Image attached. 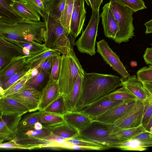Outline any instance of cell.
I'll list each match as a JSON object with an SVG mask.
<instances>
[{
  "mask_svg": "<svg viewBox=\"0 0 152 152\" xmlns=\"http://www.w3.org/2000/svg\"><path fill=\"white\" fill-rule=\"evenodd\" d=\"M121 78L113 75L85 72L80 95L74 111L81 110L122 86Z\"/></svg>",
  "mask_w": 152,
  "mask_h": 152,
  "instance_id": "1",
  "label": "cell"
},
{
  "mask_svg": "<svg viewBox=\"0 0 152 152\" xmlns=\"http://www.w3.org/2000/svg\"><path fill=\"white\" fill-rule=\"evenodd\" d=\"M0 37L14 40L44 43L46 38L45 23L22 20L10 25H0Z\"/></svg>",
  "mask_w": 152,
  "mask_h": 152,
  "instance_id": "2",
  "label": "cell"
},
{
  "mask_svg": "<svg viewBox=\"0 0 152 152\" xmlns=\"http://www.w3.org/2000/svg\"><path fill=\"white\" fill-rule=\"evenodd\" d=\"M66 51L61 55V63L58 83L60 94L64 97L71 92L78 75L84 74L73 49L75 41L71 38Z\"/></svg>",
  "mask_w": 152,
  "mask_h": 152,
  "instance_id": "3",
  "label": "cell"
},
{
  "mask_svg": "<svg viewBox=\"0 0 152 152\" xmlns=\"http://www.w3.org/2000/svg\"><path fill=\"white\" fill-rule=\"evenodd\" d=\"M110 6L117 24L118 31L113 40L120 44L127 42L134 36L133 21L134 12L130 8L110 1Z\"/></svg>",
  "mask_w": 152,
  "mask_h": 152,
  "instance_id": "4",
  "label": "cell"
},
{
  "mask_svg": "<svg viewBox=\"0 0 152 152\" xmlns=\"http://www.w3.org/2000/svg\"><path fill=\"white\" fill-rule=\"evenodd\" d=\"M119 128L114 124H107L94 120L79 131L77 137L107 147L109 144L121 142L110 137L113 132Z\"/></svg>",
  "mask_w": 152,
  "mask_h": 152,
  "instance_id": "5",
  "label": "cell"
},
{
  "mask_svg": "<svg viewBox=\"0 0 152 152\" xmlns=\"http://www.w3.org/2000/svg\"><path fill=\"white\" fill-rule=\"evenodd\" d=\"M46 25V38L44 44L48 48L56 50L63 54L67 51L70 41L60 19H53L45 14L43 18Z\"/></svg>",
  "mask_w": 152,
  "mask_h": 152,
  "instance_id": "6",
  "label": "cell"
},
{
  "mask_svg": "<svg viewBox=\"0 0 152 152\" xmlns=\"http://www.w3.org/2000/svg\"><path fill=\"white\" fill-rule=\"evenodd\" d=\"M99 21V10L92 11L86 27L75 43L79 52L91 56L96 53V39Z\"/></svg>",
  "mask_w": 152,
  "mask_h": 152,
  "instance_id": "7",
  "label": "cell"
},
{
  "mask_svg": "<svg viewBox=\"0 0 152 152\" xmlns=\"http://www.w3.org/2000/svg\"><path fill=\"white\" fill-rule=\"evenodd\" d=\"M145 107L144 102L137 99L134 106L114 124L121 129L135 128L142 125Z\"/></svg>",
  "mask_w": 152,
  "mask_h": 152,
  "instance_id": "8",
  "label": "cell"
},
{
  "mask_svg": "<svg viewBox=\"0 0 152 152\" xmlns=\"http://www.w3.org/2000/svg\"><path fill=\"white\" fill-rule=\"evenodd\" d=\"M97 51L102 56L106 63L118 72L122 78L130 76L119 56L114 52L104 39L97 42Z\"/></svg>",
  "mask_w": 152,
  "mask_h": 152,
  "instance_id": "9",
  "label": "cell"
},
{
  "mask_svg": "<svg viewBox=\"0 0 152 152\" xmlns=\"http://www.w3.org/2000/svg\"><path fill=\"white\" fill-rule=\"evenodd\" d=\"M41 94V91L25 85L18 92L6 97L16 100L31 112L38 110Z\"/></svg>",
  "mask_w": 152,
  "mask_h": 152,
  "instance_id": "10",
  "label": "cell"
},
{
  "mask_svg": "<svg viewBox=\"0 0 152 152\" xmlns=\"http://www.w3.org/2000/svg\"><path fill=\"white\" fill-rule=\"evenodd\" d=\"M84 0H75L70 23L71 38L75 40L83 29L86 13Z\"/></svg>",
  "mask_w": 152,
  "mask_h": 152,
  "instance_id": "11",
  "label": "cell"
},
{
  "mask_svg": "<svg viewBox=\"0 0 152 152\" xmlns=\"http://www.w3.org/2000/svg\"><path fill=\"white\" fill-rule=\"evenodd\" d=\"M126 101H127L111 100L107 98L106 96L87 105L78 111L86 114L94 120L109 110Z\"/></svg>",
  "mask_w": 152,
  "mask_h": 152,
  "instance_id": "12",
  "label": "cell"
},
{
  "mask_svg": "<svg viewBox=\"0 0 152 152\" xmlns=\"http://www.w3.org/2000/svg\"><path fill=\"white\" fill-rule=\"evenodd\" d=\"M24 55L23 47L12 39L0 37V69L13 58Z\"/></svg>",
  "mask_w": 152,
  "mask_h": 152,
  "instance_id": "13",
  "label": "cell"
},
{
  "mask_svg": "<svg viewBox=\"0 0 152 152\" xmlns=\"http://www.w3.org/2000/svg\"><path fill=\"white\" fill-rule=\"evenodd\" d=\"M137 99L125 102L109 110L94 120L107 124H114L134 106Z\"/></svg>",
  "mask_w": 152,
  "mask_h": 152,
  "instance_id": "14",
  "label": "cell"
},
{
  "mask_svg": "<svg viewBox=\"0 0 152 152\" xmlns=\"http://www.w3.org/2000/svg\"><path fill=\"white\" fill-rule=\"evenodd\" d=\"M60 95L58 82L49 79L41 91L38 110L42 111Z\"/></svg>",
  "mask_w": 152,
  "mask_h": 152,
  "instance_id": "15",
  "label": "cell"
},
{
  "mask_svg": "<svg viewBox=\"0 0 152 152\" xmlns=\"http://www.w3.org/2000/svg\"><path fill=\"white\" fill-rule=\"evenodd\" d=\"M100 15L104 33L105 36L113 39L118 31V28L113 13L110 10V3L104 4Z\"/></svg>",
  "mask_w": 152,
  "mask_h": 152,
  "instance_id": "16",
  "label": "cell"
},
{
  "mask_svg": "<svg viewBox=\"0 0 152 152\" xmlns=\"http://www.w3.org/2000/svg\"><path fill=\"white\" fill-rule=\"evenodd\" d=\"M122 86L134 95L140 100L145 101L151 96L145 88L142 82L135 75L126 78H121Z\"/></svg>",
  "mask_w": 152,
  "mask_h": 152,
  "instance_id": "17",
  "label": "cell"
},
{
  "mask_svg": "<svg viewBox=\"0 0 152 152\" xmlns=\"http://www.w3.org/2000/svg\"><path fill=\"white\" fill-rule=\"evenodd\" d=\"M10 5L15 12L23 20L40 21V16L25 0H13Z\"/></svg>",
  "mask_w": 152,
  "mask_h": 152,
  "instance_id": "18",
  "label": "cell"
},
{
  "mask_svg": "<svg viewBox=\"0 0 152 152\" xmlns=\"http://www.w3.org/2000/svg\"><path fill=\"white\" fill-rule=\"evenodd\" d=\"M62 116L65 123L79 132L94 121L80 111L68 112Z\"/></svg>",
  "mask_w": 152,
  "mask_h": 152,
  "instance_id": "19",
  "label": "cell"
},
{
  "mask_svg": "<svg viewBox=\"0 0 152 152\" xmlns=\"http://www.w3.org/2000/svg\"><path fill=\"white\" fill-rule=\"evenodd\" d=\"M0 114H18L23 115L28 109L16 100L7 97H0Z\"/></svg>",
  "mask_w": 152,
  "mask_h": 152,
  "instance_id": "20",
  "label": "cell"
},
{
  "mask_svg": "<svg viewBox=\"0 0 152 152\" xmlns=\"http://www.w3.org/2000/svg\"><path fill=\"white\" fill-rule=\"evenodd\" d=\"M12 0H0V25H10L23 20L13 10L10 4Z\"/></svg>",
  "mask_w": 152,
  "mask_h": 152,
  "instance_id": "21",
  "label": "cell"
},
{
  "mask_svg": "<svg viewBox=\"0 0 152 152\" xmlns=\"http://www.w3.org/2000/svg\"><path fill=\"white\" fill-rule=\"evenodd\" d=\"M29 56H20L14 57L0 69V80L9 78L22 68L25 65L27 58Z\"/></svg>",
  "mask_w": 152,
  "mask_h": 152,
  "instance_id": "22",
  "label": "cell"
},
{
  "mask_svg": "<svg viewBox=\"0 0 152 152\" xmlns=\"http://www.w3.org/2000/svg\"><path fill=\"white\" fill-rule=\"evenodd\" d=\"M84 74H80L76 79L70 93L64 97L68 112L74 111L80 95Z\"/></svg>",
  "mask_w": 152,
  "mask_h": 152,
  "instance_id": "23",
  "label": "cell"
},
{
  "mask_svg": "<svg viewBox=\"0 0 152 152\" xmlns=\"http://www.w3.org/2000/svg\"><path fill=\"white\" fill-rule=\"evenodd\" d=\"M23 115L18 114H0V124L3 125L15 139L18 132V126Z\"/></svg>",
  "mask_w": 152,
  "mask_h": 152,
  "instance_id": "24",
  "label": "cell"
},
{
  "mask_svg": "<svg viewBox=\"0 0 152 152\" xmlns=\"http://www.w3.org/2000/svg\"><path fill=\"white\" fill-rule=\"evenodd\" d=\"M66 0H47L45 13L50 18L60 19L64 8Z\"/></svg>",
  "mask_w": 152,
  "mask_h": 152,
  "instance_id": "25",
  "label": "cell"
},
{
  "mask_svg": "<svg viewBox=\"0 0 152 152\" xmlns=\"http://www.w3.org/2000/svg\"><path fill=\"white\" fill-rule=\"evenodd\" d=\"M45 128L51 133L66 139L77 137L79 135V132L78 131L65 122L56 126Z\"/></svg>",
  "mask_w": 152,
  "mask_h": 152,
  "instance_id": "26",
  "label": "cell"
},
{
  "mask_svg": "<svg viewBox=\"0 0 152 152\" xmlns=\"http://www.w3.org/2000/svg\"><path fill=\"white\" fill-rule=\"evenodd\" d=\"M146 130L142 125L138 127L126 129L119 128L113 132L110 137L117 139L121 142L131 139L133 137Z\"/></svg>",
  "mask_w": 152,
  "mask_h": 152,
  "instance_id": "27",
  "label": "cell"
},
{
  "mask_svg": "<svg viewBox=\"0 0 152 152\" xmlns=\"http://www.w3.org/2000/svg\"><path fill=\"white\" fill-rule=\"evenodd\" d=\"M42 111H34L27 114L20 121L18 126V132H24L33 129L34 125L39 122Z\"/></svg>",
  "mask_w": 152,
  "mask_h": 152,
  "instance_id": "28",
  "label": "cell"
},
{
  "mask_svg": "<svg viewBox=\"0 0 152 152\" xmlns=\"http://www.w3.org/2000/svg\"><path fill=\"white\" fill-rule=\"evenodd\" d=\"M61 54L58 50L49 48L39 53L30 55L27 58L25 64L29 65L32 69L36 66L42 60Z\"/></svg>",
  "mask_w": 152,
  "mask_h": 152,
  "instance_id": "29",
  "label": "cell"
},
{
  "mask_svg": "<svg viewBox=\"0 0 152 152\" xmlns=\"http://www.w3.org/2000/svg\"><path fill=\"white\" fill-rule=\"evenodd\" d=\"M75 0H66L65 6L60 19L65 33L68 37L70 32V23Z\"/></svg>",
  "mask_w": 152,
  "mask_h": 152,
  "instance_id": "30",
  "label": "cell"
},
{
  "mask_svg": "<svg viewBox=\"0 0 152 152\" xmlns=\"http://www.w3.org/2000/svg\"><path fill=\"white\" fill-rule=\"evenodd\" d=\"M107 147L108 148H117L126 151H142L147 149V148L143 146L140 141L132 139L110 144Z\"/></svg>",
  "mask_w": 152,
  "mask_h": 152,
  "instance_id": "31",
  "label": "cell"
},
{
  "mask_svg": "<svg viewBox=\"0 0 152 152\" xmlns=\"http://www.w3.org/2000/svg\"><path fill=\"white\" fill-rule=\"evenodd\" d=\"M45 113L62 115L68 112L65 104L64 97L60 95L48 106L43 111Z\"/></svg>",
  "mask_w": 152,
  "mask_h": 152,
  "instance_id": "32",
  "label": "cell"
},
{
  "mask_svg": "<svg viewBox=\"0 0 152 152\" xmlns=\"http://www.w3.org/2000/svg\"><path fill=\"white\" fill-rule=\"evenodd\" d=\"M39 122L42 124L44 127H49L61 124L65 122L62 115L42 111Z\"/></svg>",
  "mask_w": 152,
  "mask_h": 152,
  "instance_id": "33",
  "label": "cell"
},
{
  "mask_svg": "<svg viewBox=\"0 0 152 152\" xmlns=\"http://www.w3.org/2000/svg\"><path fill=\"white\" fill-rule=\"evenodd\" d=\"M30 66L25 64L24 66L9 78L3 81H0V87L4 91L7 90L12 84L24 76L30 69Z\"/></svg>",
  "mask_w": 152,
  "mask_h": 152,
  "instance_id": "34",
  "label": "cell"
},
{
  "mask_svg": "<svg viewBox=\"0 0 152 152\" xmlns=\"http://www.w3.org/2000/svg\"><path fill=\"white\" fill-rule=\"evenodd\" d=\"M106 97L108 99L113 101H128L137 99L134 95L123 86L110 92Z\"/></svg>",
  "mask_w": 152,
  "mask_h": 152,
  "instance_id": "35",
  "label": "cell"
},
{
  "mask_svg": "<svg viewBox=\"0 0 152 152\" xmlns=\"http://www.w3.org/2000/svg\"><path fill=\"white\" fill-rule=\"evenodd\" d=\"M12 40L16 44L29 50L30 55L39 53L49 48L45 46L44 43L41 44L34 41Z\"/></svg>",
  "mask_w": 152,
  "mask_h": 152,
  "instance_id": "36",
  "label": "cell"
},
{
  "mask_svg": "<svg viewBox=\"0 0 152 152\" xmlns=\"http://www.w3.org/2000/svg\"><path fill=\"white\" fill-rule=\"evenodd\" d=\"M30 69L27 73L16 82L12 84L9 88L5 91L4 94L1 96H7L14 94L21 89L26 85L27 82L33 78Z\"/></svg>",
  "mask_w": 152,
  "mask_h": 152,
  "instance_id": "37",
  "label": "cell"
},
{
  "mask_svg": "<svg viewBox=\"0 0 152 152\" xmlns=\"http://www.w3.org/2000/svg\"><path fill=\"white\" fill-rule=\"evenodd\" d=\"M67 141L74 145L91 148L93 150H101L108 148L101 144L86 140L78 137L68 139Z\"/></svg>",
  "mask_w": 152,
  "mask_h": 152,
  "instance_id": "38",
  "label": "cell"
},
{
  "mask_svg": "<svg viewBox=\"0 0 152 152\" xmlns=\"http://www.w3.org/2000/svg\"><path fill=\"white\" fill-rule=\"evenodd\" d=\"M130 8L134 12L147 8L143 0H110Z\"/></svg>",
  "mask_w": 152,
  "mask_h": 152,
  "instance_id": "39",
  "label": "cell"
},
{
  "mask_svg": "<svg viewBox=\"0 0 152 152\" xmlns=\"http://www.w3.org/2000/svg\"><path fill=\"white\" fill-rule=\"evenodd\" d=\"M61 63V54L53 57L51 69L49 74V79L58 81Z\"/></svg>",
  "mask_w": 152,
  "mask_h": 152,
  "instance_id": "40",
  "label": "cell"
},
{
  "mask_svg": "<svg viewBox=\"0 0 152 152\" xmlns=\"http://www.w3.org/2000/svg\"><path fill=\"white\" fill-rule=\"evenodd\" d=\"M28 4L43 18L45 13V7L47 0H25Z\"/></svg>",
  "mask_w": 152,
  "mask_h": 152,
  "instance_id": "41",
  "label": "cell"
},
{
  "mask_svg": "<svg viewBox=\"0 0 152 152\" xmlns=\"http://www.w3.org/2000/svg\"><path fill=\"white\" fill-rule=\"evenodd\" d=\"M0 148H1L20 149L30 150L38 148L36 145L18 143L14 139L7 142L0 143Z\"/></svg>",
  "mask_w": 152,
  "mask_h": 152,
  "instance_id": "42",
  "label": "cell"
},
{
  "mask_svg": "<svg viewBox=\"0 0 152 152\" xmlns=\"http://www.w3.org/2000/svg\"><path fill=\"white\" fill-rule=\"evenodd\" d=\"M38 74L35 77L31 78L26 82V85L37 89L44 80L46 74H49L42 70H39Z\"/></svg>",
  "mask_w": 152,
  "mask_h": 152,
  "instance_id": "43",
  "label": "cell"
},
{
  "mask_svg": "<svg viewBox=\"0 0 152 152\" xmlns=\"http://www.w3.org/2000/svg\"><path fill=\"white\" fill-rule=\"evenodd\" d=\"M137 78L142 82L152 81V65L140 69L137 73Z\"/></svg>",
  "mask_w": 152,
  "mask_h": 152,
  "instance_id": "44",
  "label": "cell"
},
{
  "mask_svg": "<svg viewBox=\"0 0 152 152\" xmlns=\"http://www.w3.org/2000/svg\"><path fill=\"white\" fill-rule=\"evenodd\" d=\"M144 102L145 110L142 121V125L144 127L152 115V96L149 97Z\"/></svg>",
  "mask_w": 152,
  "mask_h": 152,
  "instance_id": "45",
  "label": "cell"
},
{
  "mask_svg": "<svg viewBox=\"0 0 152 152\" xmlns=\"http://www.w3.org/2000/svg\"><path fill=\"white\" fill-rule=\"evenodd\" d=\"M53 57L46 58L41 61L35 67L42 70L50 74L51 69Z\"/></svg>",
  "mask_w": 152,
  "mask_h": 152,
  "instance_id": "46",
  "label": "cell"
},
{
  "mask_svg": "<svg viewBox=\"0 0 152 152\" xmlns=\"http://www.w3.org/2000/svg\"><path fill=\"white\" fill-rule=\"evenodd\" d=\"M131 139L138 141H152V133L145 130L133 137Z\"/></svg>",
  "mask_w": 152,
  "mask_h": 152,
  "instance_id": "47",
  "label": "cell"
},
{
  "mask_svg": "<svg viewBox=\"0 0 152 152\" xmlns=\"http://www.w3.org/2000/svg\"><path fill=\"white\" fill-rule=\"evenodd\" d=\"M88 6H90L93 11L99 10L101 4L103 0H84Z\"/></svg>",
  "mask_w": 152,
  "mask_h": 152,
  "instance_id": "48",
  "label": "cell"
},
{
  "mask_svg": "<svg viewBox=\"0 0 152 152\" xmlns=\"http://www.w3.org/2000/svg\"><path fill=\"white\" fill-rule=\"evenodd\" d=\"M143 58L147 64L152 65V47L146 48Z\"/></svg>",
  "mask_w": 152,
  "mask_h": 152,
  "instance_id": "49",
  "label": "cell"
},
{
  "mask_svg": "<svg viewBox=\"0 0 152 152\" xmlns=\"http://www.w3.org/2000/svg\"><path fill=\"white\" fill-rule=\"evenodd\" d=\"M142 83L148 93L151 96H152V81L143 82Z\"/></svg>",
  "mask_w": 152,
  "mask_h": 152,
  "instance_id": "50",
  "label": "cell"
},
{
  "mask_svg": "<svg viewBox=\"0 0 152 152\" xmlns=\"http://www.w3.org/2000/svg\"><path fill=\"white\" fill-rule=\"evenodd\" d=\"M144 25L146 27V34L152 33V19L145 23Z\"/></svg>",
  "mask_w": 152,
  "mask_h": 152,
  "instance_id": "51",
  "label": "cell"
},
{
  "mask_svg": "<svg viewBox=\"0 0 152 152\" xmlns=\"http://www.w3.org/2000/svg\"><path fill=\"white\" fill-rule=\"evenodd\" d=\"M152 126V115L149 118L146 124L144 127L145 129L149 131V129Z\"/></svg>",
  "mask_w": 152,
  "mask_h": 152,
  "instance_id": "52",
  "label": "cell"
},
{
  "mask_svg": "<svg viewBox=\"0 0 152 152\" xmlns=\"http://www.w3.org/2000/svg\"><path fill=\"white\" fill-rule=\"evenodd\" d=\"M33 128L35 129H41L44 128V126L41 122H37L34 125Z\"/></svg>",
  "mask_w": 152,
  "mask_h": 152,
  "instance_id": "53",
  "label": "cell"
},
{
  "mask_svg": "<svg viewBox=\"0 0 152 152\" xmlns=\"http://www.w3.org/2000/svg\"><path fill=\"white\" fill-rule=\"evenodd\" d=\"M31 73L33 78L36 77L39 73V70L36 67L31 69Z\"/></svg>",
  "mask_w": 152,
  "mask_h": 152,
  "instance_id": "54",
  "label": "cell"
},
{
  "mask_svg": "<svg viewBox=\"0 0 152 152\" xmlns=\"http://www.w3.org/2000/svg\"><path fill=\"white\" fill-rule=\"evenodd\" d=\"M149 131L152 133V126L150 129Z\"/></svg>",
  "mask_w": 152,
  "mask_h": 152,
  "instance_id": "55",
  "label": "cell"
},
{
  "mask_svg": "<svg viewBox=\"0 0 152 152\" xmlns=\"http://www.w3.org/2000/svg\"><path fill=\"white\" fill-rule=\"evenodd\" d=\"M151 45H152V43L151 44Z\"/></svg>",
  "mask_w": 152,
  "mask_h": 152,
  "instance_id": "56",
  "label": "cell"
},
{
  "mask_svg": "<svg viewBox=\"0 0 152 152\" xmlns=\"http://www.w3.org/2000/svg\"><path fill=\"white\" fill-rule=\"evenodd\" d=\"M13 0H12V1H13Z\"/></svg>",
  "mask_w": 152,
  "mask_h": 152,
  "instance_id": "57",
  "label": "cell"
}]
</instances>
